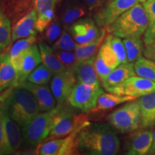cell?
<instances>
[{
  "label": "cell",
  "mask_w": 155,
  "mask_h": 155,
  "mask_svg": "<svg viewBox=\"0 0 155 155\" xmlns=\"http://www.w3.org/2000/svg\"><path fill=\"white\" fill-rule=\"evenodd\" d=\"M79 151L91 155H115L120 148L116 131L107 124H90L79 134Z\"/></svg>",
  "instance_id": "cell-1"
},
{
  "label": "cell",
  "mask_w": 155,
  "mask_h": 155,
  "mask_svg": "<svg viewBox=\"0 0 155 155\" xmlns=\"http://www.w3.org/2000/svg\"><path fill=\"white\" fill-rule=\"evenodd\" d=\"M0 109L5 111L23 129L40 113L38 101L29 91L12 86L0 94Z\"/></svg>",
  "instance_id": "cell-2"
},
{
  "label": "cell",
  "mask_w": 155,
  "mask_h": 155,
  "mask_svg": "<svg viewBox=\"0 0 155 155\" xmlns=\"http://www.w3.org/2000/svg\"><path fill=\"white\" fill-rule=\"evenodd\" d=\"M147 12L141 3H138L122 14L115 22L106 27L108 33L121 38H141L148 28Z\"/></svg>",
  "instance_id": "cell-3"
},
{
  "label": "cell",
  "mask_w": 155,
  "mask_h": 155,
  "mask_svg": "<svg viewBox=\"0 0 155 155\" xmlns=\"http://www.w3.org/2000/svg\"><path fill=\"white\" fill-rule=\"evenodd\" d=\"M90 124L86 114H75L64 103L58 104L56 106L51 131L46 141L65 137L75 131L82 130Z\"/></svg>",
  "instance_id": "cell-4"
},
{
  "label": "cell",
  "mask_w": 155,
  "mask_h": 155,
  "mask_svg": "<svg viewBox=\"0 0 155 155\" xmlns=\"http://www.w3.org/2000/svg\"><path fill=\"white\" fill-rule=\"evenodd\" d=\"M55 111L56 106L50 111L40 113L22 129V141L27 148H37L48 138L53 127Z\"/></svg>",
  "instance_id": "cell-5"
},
{
  "label": "cell",
  "mask_w": 155,
  "mask_h": 155,
  "mask_svg": "<svg viewBox=\"0 0 155 155\" xmlns=\"http://www.w3.org/2000/svg\"><path fill=\"white\" fill-rule=\"evenodd\" d=\"M114 128L123 134L131 133L140 127L141 112L138 101L128 103L108 116Z\"/></svg>",
  "instance_id": "cell-6"
},
{
  "label": "cell",
  "mask_w": 155,
  "mask_h": 155,
  "mask_svg": "<svg viewBox=\"0 0 155 155\" xmlns=\"http://www.w3.org/2000/svg\"><path fill=\"white\" fill-rule=\"evenodd\" d=\"M103 93L101 85L76 83L66 101L72 107L88 113L96 107L98 98Z\"/></svg>",
  "instance_id": "cell-7"
},
{
  "label": "cell",
  "mask_w": 155,
  "mask_h": 155,
  "mask_svg": "<svg viewBox=\"0 0 155 155\" xmlns=\"http://www.w3.org/2000/svg\"><path fill=\"white\" fill-rule=\"evenodd\" d=\"M146 0H113L97 9L94 15L96 23L100 28L109 26L122 14L138 3Z\"/></svg>",
  "instance_id": "cell-8"
},
{
  "label": "cell",
  "mask_w": 155,
  "mask_h": 155,
  "mask_svg": "<svg viewBox=\"0 0 155 155\" xmlns=\"http://www.w3.org/2000/svg\"><path fill=\"white\" fill-rule=\"evenodd\" d=\"M121 64L119 58L112 49L109 33L106 35L104 43L95 58L94 66L98 78L102 83L110 73Z\"/></svg>",
  "instance_id": "cell-9"
},
{
  "label": "cell",
  "mask_w": 155,
  "mask_h": 155,
  "mask_svg": "<svg viewBox=\"0 0 155 155\" xmlns=\"http://www.w3.org/2000/svg\"><path fill=\"white\" fill-rule=\"evenodd\" d=\"M107 91L118 95H127L138 98L155 92V81L138 75H134L121 84L109 88Z\"/></svg>",
  "instance_id": "cell-10"
},
{
  "label": "cell",
  "mask_w": 155,
  "mask_h": 155,
  "mask_svg": "<svg viewBox=\"0 0 155 155\" xmlns=\"http://www.w3.org/2000/svg\"><path fill=\"white\" fill-rule=\"evenodd\" d=\"M4 128L5 144L3 154H11L19 150L22 142L21 128L15 120L3 110L0 109Z\"/></svg>",
  "instance_id": "cell-11"
},
{
  "label": "cell",
  "mask_w": 155,
  "mask_h": 155,
  "mask_svg": "<svg viewBox=\"0 0 155 155\" xmlns=\"http://www.w3.org/2000/svg\"><path fill=\"white\" fill-rule=\"evenodd\" d=\"M69 32L78 44H87L101 35L102 28L99 30L94 19L86 17L73 22L70 26Z\"/></svg>",
  "instance_id": "cell-12"
},
{
  "label": "cell",
  "mask_w": 155,
  "mask_h": 155,
  "mask_svg": "<svg viewBox=\"0 0 155 155\" xmlns=\"http://www.w3.org/2000/svg\"><path fill=\"white\" fill-rule=\"evenodd\" d=\"M77 83L74 73L65 70L53 75L50 82V89L58 104L67 100L69 94Z\"/></svg>",
  "instance_id": "cell-13"
},
{
  "label": "cell",
  "mask_w": 155,
  "mask_h": 155,
  "mask_svg": "<svg viewBox=\"0 0 155 155\" xmlns=\"http://www.w3.org/2000/svg\"><path fill=\"white\" fill-rule=\"evenodd\" d=\"M153 141V131L141 128L129 136L127 143V154L144 155L148 154Z\"/></svg>",
  "instance_id": "cell-14"
},
{
  "label": "cell",
  "mask_w": 155,
  "mask_h": 155,
  "mask_svg": "<svg viewBox=\"0 0 155 155\" xmlns=\"http://www.w3.org/2000/svg\"><path fill=\"white\" fill-rule=\"evenodd\" d=\"M18 86L27 89L33 95L38 101L40 111H50L56 106L57 101L47 84L39 85L26 81Z\"/></svg>",
  "instance_id": "cell-15"
},
{
  "label": "cell",
  "mask_w": 155,
  "mask_h": 155,
  "mask_svg": "<svg viewBox=\"0 0 155 155\" xmlns=\"http://www.w3.org/2000/svg\"><path fill=\"white\" fill-rule=\"evenodd\" d=\"M37 12L34 8L14 22L12 28V42L36 34Z\"/></svg>",
  "instance_id": "cell-16"
},
{
  "label": "cell",
  "mask_w": 155,
  "mask_h": 155,
  "mask_svg": "<svg viewBox=\"0 0 155 155\" xmlns=\"http://www.w3.org/2000/svg\"><path fill=\"white\" fill-rule=\"evenodd\" d=\"M42 58L38 44L35 43L29 48L25 53L23 59L22 68L20 72L17 75V79L13 86H18L19 84L25 82L28 77L37 67L41 63Z\"/></svg>",
  "instance_id": "cell-17"
},
{
  "label": "cell",
  "mask_w": 155,
  "mask_h": 155,
  "mask_svg": "<svg viewBox=\"0 0 155 155\" xmlns=\"http://www.w3.org/2000/svg\"><path fill=\"white\" fill-rule=\"evenodd\" d=\"M37 41L36 34L28 37V38L19 39L15 41L12 46L9 50V60L12 65L17 72V75L20 72L22 68V62L25 53L32 45Z\"/></svg>",
  "instance_id": "cell-18"
},
{
  "label": "cell",
  "mask_w": 155,
  "mask_h": 155,
  "mask_svg": "<svg viewBox=\"0 0 155 155\" xmlns=\"http://www.w3.org/2000/svg\"><path fill=\"white\" fill-rule=\"evenodd\" d=\"M134 75H136L134 63H121L101 83L102 86L107 91L109 88L121 84Z\"/></svg>",
  "instance_id": "cell-19"
},
{
  "label": "cell",
  "mask_w": 155,
  "mask_h": 155,
  "mask_svg": "<svg viewBox=\"0 0 155 155\" xmlns=\"http://www.w3.org/2000/svg\"><path fill=\"white\" fill-rule=\"evenodd\" d=\"M17 72L12 65L9 50L6 49L0 56V94L15 85Z\"/></svg>",
  "instance_id": "cell-20"
},
{
  "label": "cell",
  "mask_w": 155,
  "mask_h": 155,
  "mask_svg": "<svg viewBox=\"0 0 155 155\" xmlns=\"http://www.w3.org/2000/svg\"><path fill=\"white\" fill-rule=\"evenodd\" d=\"M96 56L86 61L79 62L78 64L74 73L77 83L100 85L101 81L98 78L94 66V61Z\"/></svg>",
  "instance_id": "cell-21"
},
{
  "label": "cell",
  "mask_w": 155,
  "mask_h": 155,
  "mask_svg": "<svg viewBox=\"0 0 155 155\" xmlns=\"http://www.w3.org/2000/svg\"><path fill=\"white\" fill-rule=\"evenodd\" d=\"M141 112L140 128L155 125V92L141 96L138 100Z\"/></svg>",
  "instance_id": "cell-22"
},
{
  "label": "cell",
  "mask_w": 155,
  "mask_h": 155,
  "mask_svg": "<svg viewBox=\"0 0 155 155\" xmlns=\"http://www.w3.org/2000/svg\"><path fill=\"white\" fill-rule=\"evenodd\" d=\"M42 63L53 73V75L65 71V68L56 56L53 48H50L47 42L39 41L38 43Z\"/></svg>",
  "instance_id": "cell-23"
},
{
  "label": "cell",
  "mask_w": 155,
  "mask_h": 155,
  "mask_svg": "<svg viewBox=\"0 0 155 155\" xmlns=\"http://www.w3.org/2000/svg\"><path fill=\"white\" fill-rule=\"evenodd\" d=\"M107 30L106 28H102L101 35L96 40L87 44H78L75 48V54L78 62L86 61L97 55L105 40Z\"/></svg>",
  "instance_id": "cell-24"
},
{
  "label": "cell",
  "mask_w": 155,
  "mask_h": 155,
  "mask_svg": "<svg viewBox=\"0 0 155 155\" xmlns=\"http://www.w3.org/2000/svg\"><path fill=\"white\" fill-rule=\"evenodd\" d=\"M137 98V97L127 96V95H118L112 94V93L106 94L104 92L98 98L96 107L91 111L93 113L105 111L106 110L111 109L114 106L122 104V103L136 100Z\"/></svg>",
  "instance_id": "cell-25"
},
{
  "label": "cell",
  "mask_w": 155,
  "mask_h": 155,
  "mask_svg": "<svg viewBox=\"0 0 155 155\" xmlns=\"http://www.w3.org/2000/svg\"><path fill=\"white\" fill-rule=\"evenodd\" d=\"M12 23L5 7L0 3V53L7 49L12 42Z\"/></svg>",
  "instance_id": "cell-26"
},
{
  "label": "cell",
  "mask_w": 155,
  "mask_h": 155,
  "mask_svg": "<svg viewBox=\"0 0 155 155\" xmlns=\"http://www.w3.org/2000/svg\"><path fill=\"white\" fill-rule=\"evenodd\" d=\"M123 42L127 52L128 63H134L139 58L142 57L144 49L141 38H124Z\"/></svg>",
  "instance_id": "cell-27"
},
{
  "label": "cell",
  "mask_w": 155,
  "mask_h": 155,
  "mask_svg": "<svg viewBox=\"0 0 155 155\" xmlns=\"http://www.w3.org/2000/svg\"><path fill=\"white\" fill-rule=\"evenodd\" d=\"M148 17L149 25L144 33V43L147 45L155 38V0H146L142 4Z\"/></svg>",
  "instance_id": "cell-28"
},
{
  "label": "cell",
  "mask_w": 155,
  "mask_h": 155,
  "mask_svg": "<svg viewBox=\"0 0 155 155\" xmlns=\"http://www.w3.org/2000/svg\"><path fill=\"white\" fill-rule=\"evenodd\" d=\"M136 75L155 81V62L141 57L134 63Z\"/></svg>",
  "instance_id": "cell-29"
},
{
  "label": "cell",
  "mask_w": 155,
  "mask_h": 155,
  "mask_svg": "<svg viewBox=\"0 0 155 155\" xmlns=\"http://www.w3.org/2000/svg\"><path fill=\"white\" fill-rule=\"evenodd\" d=\"M65 137L47 140L37 147V154L40 155H62Z\"/></svg>",
  "instance_id": "cell-30"
},
{
  "label": "cell",
  "mask_w": 155,
  "mask_h": 155,
  "mask_svg": "<svg viewBox=\"0 0 155 155\" xmlns=\"http://www.w3.org/2000/svg\"><path fill=\"white\" fill-rule=\"evenodd\" d=\"M53 74L43 63L40 64L28 77V81L39 85H46L52 79Z\"/></svg>",
  "instance_id": "cell-31"
},
{
  "label": "cell",
  "mask_w": 155,
  "mask_h": 155,
  "mask_svg": "<svg viewBox=\"0 0 155 155\" xmlns=\"http://www.w3.org/2000/svg\"><path fill=\"white\" fill-rule=\"evenodd\" d=\"M86 14V10L79 5H72L68 7L62 15V22L66 28L71 25Z\"/></svg>",
  "instance_id": "cell-32"
},
{
  "label": "cell",
  "mask_w": 155,
  "mask_h": 155,
  "mask_svg": "<svg viewBox=\"0 0 155 155\" xmlns=\"http://www.w3.org/2000/svg\"><path fill=\"white\" fill-rule=\"evenodd\" d=\"M70 32L65 29L62 32L61 37L53 43V50H65V51H73L77 47L78 43L72 38Z\"/></svg>",
  "instance_id": "cell-33"
},
{
  "label": "cell",
  "mask_w": 155,
  "mask_h": 155,
  "mask_svg": "<svg viewBox=\"0 0 155 155\" xmlns=\"http://www.w3.org/2000/svg\"><path fill=\"white\" fill-rule=\"evenodd\" d=\"M54 51L60 61L65 66V69L75 73V70L79 63L75 53H73L72 51L60 50H54Z\"/></svg>",
  "instance_id": "cell-34"
},
{
  "label": "cell",
  "mask_w": 155,
  "mask_h": 155,
  "mask_svg": "<svg viewBox=\"0 0 155 155\" xmlns=\"http://www.w3.org/2000/svg\"><path fill=\"white\" fill-rule=\"evenodd\" d=\"M109 35L111 48L119 58V61L121 63H127V55L123 40H121V38L116 37L111 33H109Z\"/></svg>",
  "instance_id": "cell-35"
},
{
  "label": "cell",
  "mask_w": 155,
  "mask_h": 155,
  "mask_svg": "<svg viewBox=\"0 0 155 155\" xmlns=\"http://www.w3.org/2000/svg\"><path fill=\"white\" fill-rule=\"evenodd\" d=\"M36 21V31L38 32H44L49 25L54 20L55 17V9H49L41 14L37 15Z\"/></svg>",
  "instance_id": "cell-36"
},
{
  "label": "cell",
  "mask_w": 155,
  "mask_h": 155,
  "mask_svg": "<svg viewBox=\"0 0 155 155\" xmlns=\"http://www.w3.org/2000/svg\"><path fill=\"white\" fill-rule=\"evenodd\" d=\"M62 32V28L59 22L57 20L53 21L45 29V41L49 44L54 43L61 37Z\"/></svg>",
  "instance_id": "cell-37"
},
{
  "label": "cell",
  "mask_w": 155,
  "mask_h": 155,
  "mask_svg": "<svg viewBox=\"0 0 155 155\" xmlns=\"http://www.w3.org/2000/svg\"><path fill=\"white\" fill-rule=\"evenodd\" d=\"M58 0H34L33 6L37 15L49 9H55Z\"/></svg>",
  "instance_id": "cell-38"
},
{
  "label": "cell",
  "mask_w": 155,
  "mask_h": 155,
  "mask_svg": "<svg viewBox=\"0 0 155 155\" xmlns=\"http://www.w3.org/2000/svg\"><path fill=\"white\" fill-rule=\"evenodd\" d=\"M143 54L145 58L155 62V38L150 43L145 45Z\"/></svg>",
  "instance_id": "cell-39"
},
{
  "label": "cell",
  "mask_w": 155,
  "mask_h": 155,
  "mask_svg": "<svg viewBox=\"0 0 155 155\" xmlns=\"http://www.w3.org/2000/svg\"><path fill=\"white\" fill-rule=\"evenodd\" d=\"M106 0H84L85 5L88 10L93 11L98 9L106 4Z\"/></svg>",
  "instance_id": "cell-40"
},
{
  "label": "cell",
  "mask_w": 155,
  "mask_h": 155,
  "mask_svg": "<svg viewBox=\"0 0 155 155\" xmlns=\"http://www.w3.org/2000/svg\"><path fill=\"white\" fill-rule=\"evenodd\" d=\"M4 144H5V136H4L3 124L0 114V154H3Z\"/></svg>",
  "instance_id": "cell-41"
},
{
  "label": "cell",
  "mask_w": 155,
  "mask_h": 155,
  "mask_svg": "<svg viewBox=\"0 0 155 155\" xmlns=\"http://www.w3.org/2000/svg\"><path fill=\"white\" fill-rule=\"evenodd\" d=\"M154 148H155V130L153 131V141H152V147H151V149L150 150H152Z\"/></svg>",
  "instance_id": "cell-42"
},
{
  "label": "cell",
  "mask_w": 155,
  "mask_h": 155,
  "mask_svg": "<svg viewBox=\"0 0 155 155\" xmlns=\"http://www.w3.org/2000/svg\"><path fill=\"white\" fill-rule=\"evenodd\" d=\"M149 154H155V148L152 150H150L148 152Z\"/></svg>",
  "instance_id": "cell-43"
},
{
  "label": "cell",
  "mask_w": 155,
  "mask_h": 155,
  "mask_svg": "<svg viewBox=\"0 0 155 155\" xmlns=\"http://www.w3.org/2000/svg\"><path fill=\"white\" fill-rule=\"evenodd\" d=\"M111 1H113V0H106V4L108 3V2H111Z\"/></svg>",
  "instance_id": "cell-44"
},
{
  "label": "cell",
  "mask_w": 155,
  "mask_h": 155,
  "mask_svg": "<svg viewBox=\"0 0 155 155\" xmlns=\"http://www.w3.org/2000/svg\"><path fill=\"white\" fill-rule=\"evenodd\" d=\"M2 53H3V52H2ZM2 53H0V56L2 55Z\"/></svg>",
  "instance_id": "cell-45"
}]
</instances>
